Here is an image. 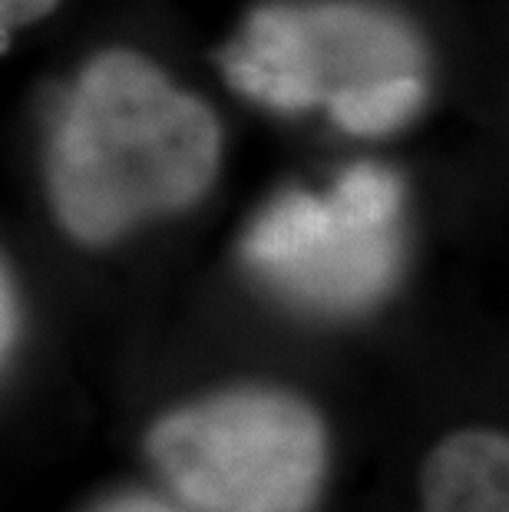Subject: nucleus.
Returning a JSON list of instances; mask_svg holds the SVG:
<instances>
[{"label":"nucleus","instance_id":"1","mask_svg":"<svg viewBox=\"0 0 509 512\" xmlns=\"http://www.w3.org/2000/svg\"><path fill=\"white\" fill-rule=\"evenodd\" d=\"M222 126L199 96L133 50L80 73L50 146V199L63 228L106 245L133 225L189 209L212 185Z\"/></svg>","mask_w":509,"mask_h":512},{"label":"nucleus","instance_id":"2","mask_svg":"<svg viewBox=\"0 0 509 512\" xmlns=\"http://www.w3.org/2000/svg\"><path fill=\"white\" fill-rule=\"evenodd\" d=\"M146 456L196 512H311L328 476V430L298 394L232 387L162 413Z\"/></svg>","mask_w":509,"mask_h":512},{"label":"nucleus","instance_id":"3","mask_svg":"<svg viewBox=\"0 0 509 512\" xmlns=\"http://www.w3.org/2000/svg\"><path fill=\"white\" fill-rule=\"evenodd\" d=\"M400 179L351 166L328 195L288 192L245 235V258L291 301L354 314L381 301L400 268Z\"/></svg>","mask_w":509,"mask_h":512},{"label":"nucleus","instance_id":"4","mask_svg":"<svg viewBox=\"0 0 509 512\" xmlns=\"http://www.w3.org/2000/svg\"><path fill=\"white\" fill-rule=\"evenodd\" d=\"M238 93L275 106H331L374 83L424 76L427 57L404 20L367 4H272L245 20L225 50Z\"/></svg>","mask_w":509,"mask_h":512},{"label":"nucleus","instance_id":"5","mask_svg":"<svg viewBox=\"0 0 509 512\" xmlns=\"http://www.w3.org/2000/svg\"><path fill=\"white\" fill-rule=\"evenodd\" d=\"M424 512H509V440L496 430H457L420 470Z\"/></svg>","mask_w":509,"mask_h":512},{"label":"nucleus","instance_id":"6","mask_svg":"<svg viewBox=\"0 0 509 512\" xmlns=\"http://www.w3.org/2000/svg\"><path fill=\"white\" fill-rule=\"evenodd\" d=\"M424 96V76H400V80H384L341 96L328 106V113L334 116V123L354 136H384L407 123L420 110Z\"/></svg>","mask_w":509,"mask_h":512},{"label":"nucleus","instance_id":"7","mask_svg":"<svg viewBox=\"0 0 509 512\" xmlns=\"http://www.w3.org/2000/svg\"><path fill=\"white\" fill-rule=\"evenodd\" d=\"M17 328H20V308H17V291L14 281H10L7 268L0 265V361L10 354V347L17 341Z\"/></svg>","mask_w":509,"mask_h":512},{"label":"nucleus","instance_id":"8","mask_svg":"<svg viewBox=\"0 0 509 512\" xmlns=\"http://www.w3.org/2000/svg\"><path fill=\"white\" fill-rule=\"evenodd\" d=\"M60 0H0V30L14 34V30L37 24L40 17H47Z\"/></svg>","mask_w":509,"mask_h":512},{"label":"nucleus","instance_id":"9","mask_svg":"<svg viewBox=\"0 0 509 512\" xmlns=\"http://www.w3.org/2000/svg\"><path fill=\"white\" fill-rule=\"evenodd\" d=\"M90 512H182V509L169 506L166 499H159L153 493H116L110 499H103L100 506H93Z\"/></svg>","mask_w":509,"mask_h":512}]
</instances>
